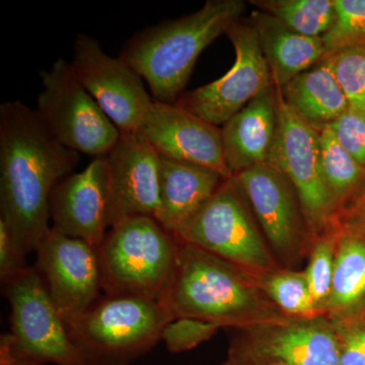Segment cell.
Wrapping results in <instances>:
<instances>
[{
    "label": "cell",
    "mask_w": 365,
    "mask_h": 365,
    "mask_svg": "<svg viewBox=\"0 0 365 365\" xmlns=\"http://www.w3.org/2000/svg\"><path fill=\"white\" fill-rule=\"evenodd\" d=\"M78 163L79 153L56 140L35 110L20 101L0 106V218L26 254L51 228L55 185Z\"/></svg>",
    "instance_id": "cell-1"
},
{
    "label": "cell",
    "mask_w": 365,
    "mask_h": 365,
    "mask_svg": "<svg viewBox=\"0 0 365 365\" xmlns=\"http://www.w3.org/2000/svg\"><path fill=\"white\" fill-rule=\"evenodd\" d=\"M178 244L176 268L160 300L175 319L245 330L289 318L269 299L257 276L202 250Z\"/></svg>",
    "instance_id": "cell-2"
},
{
    "label": "cell",
    "mask_w": 365,
    "mask_h": 365,
    "mask_svg": "<svg viewBox=\"0 0 365 365\" xmlns=\"http://www.w3.org/2000/svg\"><path fill=\"white\" fill-rule=\"evenodd\" d=\"M245 9L242 0H207L195 13L135 34L120 58L148 83L153 100L175 104L201 53L241 20Z\"/></svg>",
    "instance_id": "cell-3"
},
{
    "label": "cell",
    "mask_w": 365,
    "mask_h": 365,
    "mask_svg": "<svg viewBox=\"0 0 365 365\" xmlns=\"http://www.w3.org/2000/svg\"><path fill=\"white\" fill-rule=\"evenodd\" d=\"M173 319L160 300L103 294L67 329L86 365H130L162 341Z\"/></svg>",
    "instance_id": "cell-4"
},
{
    "label": "cell",
    "mask_w": 365,
    "mask_h": 365,
    "mask_svg": "<svg viewBox=\"0 0 365 365\" xmlns=\"http://www.w3.org/2000/svg\"><path fill=\"white\" fill-rule=\"evenodd\" d=\"M178 245L150 216L118 222L97 248L102 292L160 300L176 268Z\"/></svg>",
    "instance_id": "cell-5"
},
{
    "label": "cell",
    "mask_w": 365,
    "mask_h": 365,
    "mask_svg": "<svg viewBox=\"0 0 365 365\" xmlns=\"http://www.w3.org/2000/svg\"><path fill=\"white\" fill-rule=\"evenodd\" d=\"M175 237L257 277L281 268L232 177L222 182L215 195Z\"/></svg>",
    "instance_id": "cell-6"
},
{
    "label": "cell",
    "mask_w": 365,
    "mask_h": 365,
    "mask_svg": "<svg viewBox=\"0 0 365 365\" xmlns=\"http://www.w3.org/2000/svg\"><path fill=\"white\" fill-rule=\"evenodd\" d=\"M40 78L43 90L35 111L46 128L69 150L106 157L121 133L79 83L71 62L57 59Z\"/></svg>",
    "instance_id": "cell-7"
},
{
    "label": "cell",
    "mask_w": 365,
    "mask_h": 365,
    "mask_svg": "<svg viewBox=\"0 0 365 365\" xmlns=\"http://www.w3.org/2000/svg\"><path fill=\"white\" fill-rule=\"evenodd\" d=\"M246 198L274 258L281 268L297 270L314 239L294 185L271 163L232 176Z\"/></svg>",
    "instance_id": "cell-8"
},
{
    "label": "cell",
    "mask_w": 365,
    "mask_h": 365,
    "mask_svg": "<svg viewBox=\"0 0 365 365\" xmlns=\"http://www.w3.org/2000/svg\"><path fill=\"white\" fill-rule=\"evenodd\" d=\"M16 349L41 365H86L35 267L2 284Z\"/></svg>",
    "instance_id": "cell-9"
},
{
    "label": "cell",
    "mask_w": 365,
    "mask_h": 365,
    "mask_svg": "<svg viewBox=\"0 0 365 365\" xmlns=\"http://www.w3.org/2000/svg\"><path fill=\"white\" fill-rule=\"evenodd\" d=\"M269 163L294 185L314 241L336 227L335 209L322 173L319 132L290 109L279 88L278 127Z\"/></svg>",
    "instance_id": "cell-10"
},
{
    "label": "cell",
    "mask_w": 365,
    "mask_h": 365,
    "mask_svg": "<svg viewBox=\"0 0 365 365\" xmlns=\"http://www.w3.org/2000/svg\"><path fill=\"white\" fill-rule=\"evenodd\" d=\"M69 62L79 83L120 133H138L153 102L143 78L123 59L108 55L86 34L76 36Z\"/></svg>",
    "instance_id": "cell-11"
},
{
    "label": "cell",
    "mask_w": 365,
    "mask_h": 365,
    "mask_svg": "<svg viewBox=\"0 0 365 365\" xmlns=\"http://www.w3.org/2000/svg\"><path fill=\"white\" fill-rule=\"evenodd\" d=\"M235 48L234 66L212 83L182 93L177 106L222 126L259 93L273 85L270 68L251 23L235 21L227 32Z\"/></svg>",
    "instance_id": "cell-12"
},
{
    "label": "cell",
    "mask_w": 365,
    "mask_h": 365,
    "mask_svg": "<svg viewBox=\"0 0 365 365\" xmlns=\"http://www.w3.org/2000/svg\"><path fill=\"white\" fill-rule=\"evenodd\" d=\"M341 337L326 316L288 318L240 330L230 359L284 365H339Z\"/></svg>",
    "instance_id": "cell-13"
},
{
    "label": "cell",
    "mask_w": 365,
    "mask_h": 365,
    "mask_svg": "<svg viewBox=\"0 0 365 365\" xmlns=\"http://www.w3.org/2000/svg\"><path fill=\"white\" fill-rule=\"evenodd\" d=\"M36 265L66 326L101 297L102 276L97 249L50 228L41 240Z\"/></svg>",
    "instance_id": "cell-14"
},
{
    "label": "cell",
    "mask_w": 365,
    "mask_h": 365,
    "mask_svg": "<svg viewBox=\"0 0 365 365\" xmlns=\"http://www.w3.org/2000/svg\"><path fill=\"white\" fill-rule=\"evenodd\" d=\"M112 192L106 158L60 180L50 196L51 227L97 249L111 227Z\"/></svg>",
    "instance_id": "cell-15"
},
{
    "label": "cell",
    "mask_w": 365,
    "mask_h": 365,
    "mask_svg": "<svg viewBox=\"0 0 365 365\" xmlns=\"http://www.w3.org/2000/svg\"><path fill=\"white\" fill-rule=\"evenodd\" d=\"M163 158L193 163L232 178L223 155L222 128L176 104L153 100L138 132Z\"/></svg>",
    "instance_id": "cell-16"
},
{
    "label": "cell",
    "mask_w": 365,
    "mask_h": 365,
    "mask_svg": "<svg viewBox=\"0 0 365 365\" xmlns=\"http://www.w3.org/2000/svg\"><path fill=\"white\" fill-rule=\"evenodd\" d=\"M105 158L111 182V227L134 216L157 218L162 158L153 146L139 133L121 134Z\"/></svg>",
    "instance_id": "cell-17"
},
{
    "label": "cell",
    "mask_w": 365,
    "mask_h": 365,
    "mask_svg": "<svg viewBox=\"0 0 365 365\" xmlns=\"http://www.w3.org/2000/svg\"><path fill=\"white\" fill-rule=\"evenodd\" d=\"M278 127V88L259 93L222 127L223 155L232 176L268 163Z\"/></svg>",
    "instance_id": "cell-18"
},
{
    "label": "cell",
    "mask_w": 365,
    "mask_h": 365,
    "mask_svg": "<svg viewBox=\"0 0 365 365\" xmlns=\"http://www.w3.org/2000/svg\"><path fill=\"white\" fill-rule=\"evenodd\" d=\"M160 158V204L155 220L175 237L210 200L225 180L208 168Z\"/></svg>",
    "instance_id": "cell-19"
},
{
    "label": "cell",
    "mask_w": 365,
    "mask_h": 365,
    "mask_svg": "<svg viewBox=\"0 0 365 365\" xmlns=\"http://www.w3.org/2000/svg\"><path fill=\"white\" fill-rule=\"evenodd\" d=\"M251 24L258 35L276 88H283L325 57L323 38L300 35L260 11L252 14Z\"/></svg>",
    "instance_id": "cell-20"
},
{
    "label": "cell",
    "mask_w": 365,
    "mask_h": 365,
    "mask_svg": "<svg viewBox=\"0 0 365 365\" xmlns=\"http://www.w3.org/2000/svg\"><path fill=\"white\" fill-rule=\"evenodd\" d=\"M279 91L290 109L319 132L330 126L349 108L327 57Z\"/></svg>",
    "instance_id": "cell-21"
},
{
    "label": "cell",
    "mask_w": 365,
    "mask_h": 365,
    "mask_svg": "<svg viewBox=\"0 0 365 365\" xmlns=\"http://www.w3.org/2000/svg\"><path fill=\"white\" fill-rule=\"evenodd\" d=\"M337 227L335 267L325 316L339 328L365 299V240L349 228Z\"/></svg>",
    "instance_id": "cell-22"
},
{
    "label": "cell",
    "mask_w": 365,
    "mask_h": 365,
    "mask_svg": "<svg viewBox=\"0 0 365 365\" xmlns=\"http://www.w3.org/2000/svg\"><path fill=\"white\" fill-rule=\"evenodd\" d=\"M319 150L324 181L332 199L337 220L348 197L364 181L365 168L341 146L330 127L319 132Z\"/></svg>",
    "instance_id": "cell-23"
},
{
    "label": "cell",
    "mask_w": 365,
    "mask_h": 365,
    "mask_svg": "<svg viewBox=\"0 0 365 365\" xmlns=\"http://www.w3.org/2000/svg\"><path fill=\"white\" fill-rule=\"evenodd\" d=\"M249 4L307 37L323 38L336 21L334 0H250Z\"/></svg>",
    "instance_id": "cell-24"
},
{
    "label": "cell",
    "mask_w": 365,
    "mask_h": 365,
    "mask_svg": "<svg viewBox=\"0 0 365 365\" xmlns=\"http://www.w3.org/2000/svg\"><path fill=\"white\" fill-rule=\"evenodd\" d=\"M264 292L285 316L314 318L322 316L314 306L306 273L278 268L259 276Z\"/></svg>",
    "instance_id": "cell-25"
},
{
    "label": "cell",
    "mask_w": 365,
    "mask_h": 365,
    "mask_svg": "<svg viewBox=\"0 0 365 365\" xmlns=\"http://www.w3.org/2000/svg\"><path fill=\"white\" fill-rule=\"evenodd\" d=\"M338 235L339 230L336 225L314 241L304 271L314 306L322 316H325L330 299Z\"/></svg>",
    "instance_id": "cell-26"
},
{
    "label": "cell",
    "mask_w": 365,
    "mask_h": 365,
    "mask_svg": "<svg viewBox=\"0 0 365 365\" xmlns=\"http://www.w3.org/2000/svg\"><path fill=\"white\" fill-rule=\"evenodd\" d=\"M349 107L365 111V45H352L326 55Z\"/></svg>",
    "instance_id": "cell-27"
},
{
    "label": "cell",
    "mask_w": 365,
    "mask_h": 365,
    "mask_svg": "<svg viewBox=\"0 0 365 365\" xmlns=\"http://www.w3.org/2000/svg\"><path fill=\"white\" fill-rule=\"evenodd\" d=\"M334 2L335 24L323 37L326 55L348 46L365 45V0H334Z\"/></svg>",
    "instance_id": "cell-28"
},
{
    "label": "cell",
    "mask_w": 365,
    "mask_h": 365,
    "mask_svg": "<svg viewBox=\"0 0 365 365\" xmlns=\"http://www.w3.org/2000/svg\"><path fill=\"white\" fill-rule=\"evenodd\" d=\"M220 328L222 327L215 323L202 319L177 318L165 327L162 341L170 352L188 351L210 339Z\"/></svg>",
    "instance_id": "cell-29"
},
{
    "label": "cell",
    "mask_w": 365,
    "mask_h": 365,
    "mask_svg": "<svg viewBox=\"0 0 365 365\" xmlns=\"http://www.w3.org/2000/svg\"><path fill=\"white\" fill-rule=\"evenodd\" d=\"M329 127L341 146L365 168V111L349 107Z\"/></svg>",
    "instance_id": "cell-30"
},
{
    "label": "cell",
    "mask_w": 365,
    "mask_h": 365,
    "mask_svg": "<svg viewBox=\"0 0 365 365\" xmlns=\"http://www.w3.org/2000/svg\"><path fill=\"white\" fill-rule=\"evenodd\" d=\"M26 254L14 239L9 225L0 218V280L1 284L14 279L30 268Z\"/></svg>",
    "instance_id": "cell-31"
},
{
    "label": "cell",
    "mask_w": 365,
    "mask_h": 365,
    "mask_svg": "<svg viewBox=\"0 0 365 365\" xmlns=\"http://www.w3.org/2000/svg\"><path fill=\"white\" fill-rule=\"evenodd\" d=\"M340 334L339 365H365V326L347 335Z\"/></svg>",
    "instance_id": "cell-32"
},
{
    "label": "cell",
    "mask_w": 365,
    "mask_h": 365,
    "mask_svg": "<svg viewBox=\"0 0 365 365\" xmlns=\"http://www.w3.org/2000/svg\"><path fill=\"white\" fill-rule=\"evenodd\" d=\"M0 365H41L21 354L13 342L4 340L0 343Z\"/></svg>",
    "instance_id": "cell-33"
},
{
    "label": "cell",
    "mask_w": 365,
    "mask_h": 365,
    "mask_svg": "<svg viewBox=\"0 0 365 365\" xmlns=\"http://www.w3.org/2000/svg\"><path fill=\"white\" fill-rule=\"evenodd\" d=\"M223 365H284L277 364V362H263V361H246V360H239L235 359H230L228 357V360Z\"/></svg>",
    "instance_id": "cell-34"
},
{
    "label": "cell",
    "mask_w": 365,
    "mask_h": 365,
    "mask_svg": "<svg viewBox=\"0 0 365 365\" xmlns=\"http://www.w3.org/2000/svg\"><path fill=\"white\" fill-rule=\"evenodd\" d=\"M362 200H364V205H365V191H364V199H362Z\"/></svg>",
    "instance_id": "cell-35"
}]
</instances>
